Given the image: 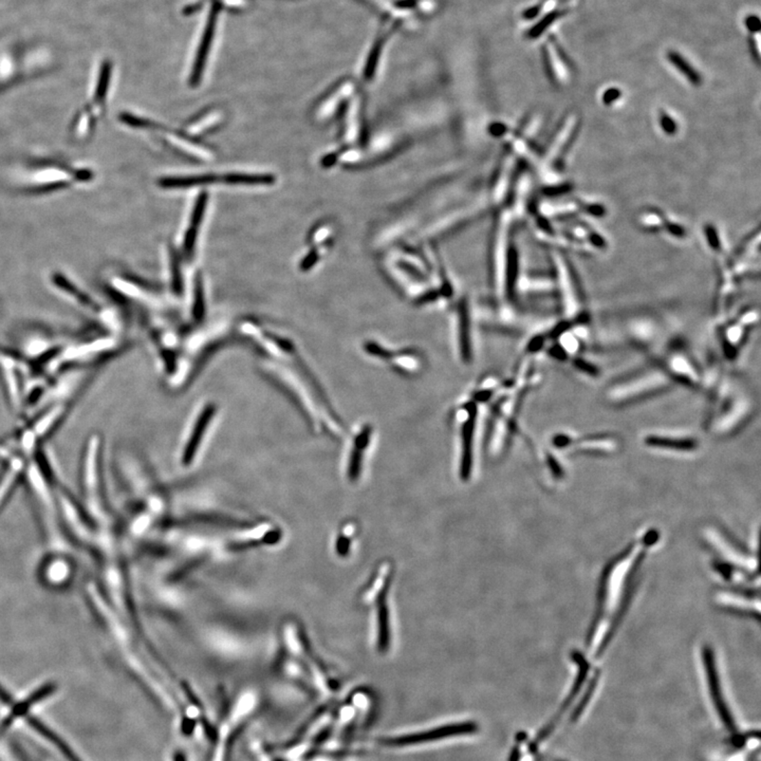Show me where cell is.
Instances as JSON below:
<instances>
[{
  "instance_id": "1",
  "label": "cell",
  "mask_w": 761,
  "mask_h": 761,
  "mask_svg": "<svg viewBox=\"0 0 761 761\" xmlns=\"http://www.w3.org/2000/svg\"><path fill=\"white\" fill-rule=\"evenodd\" d=\"M478 418L479 404L471 397L454 410L453 420L459 448V476L464 481H469L473 471Z\"/></svg>"
},
{
  "instance_id": "2",
  "label": "cell",
  "mask_w": 761,
  "mask_h": 761,
  "mask_svg": "<svg viewBox=\"0 0 761 761\" xmlns=\"http://www.w3.org/2000/svg\"><path fill=\"white\" fill-rule=\"evenodd\" d=\"M477 729L478 725L473 721L445 723V725L423 729V731L379 738L377 743L384 748H408V747L424 745V743L436 742V741L445 740L454 737L474 734Z\"/></svg>"
},
{
  "instance_id": "3",
  "label": "cell",
  "mask_w": 761,
  "mask_h": 761,
  "mask_svg": "<svg viewBox=\"0 0 761 761\" xmlns=\"http://www.w3.org/2000/svg\"><path fill=\"white\" fill-rule=\"evenodd\" d=\"M364 351L377 361L390 366L393 371L404 375H416L421 373L424 367V357L418 350L412 348L391 349L377 341L364 343Z\"/></svg>"
},
{
  "instance_id": "4",
  "label": "cell",
  "mask_w": 761,
  "mask_h": 761,
  "mask_svg": "<svg viewBox=\"0 0 761 761\" xmlns=\"http://www.w3.org/2000/svg\"><path fill=\"white\" fill-rule=\"evenodd\" d=\"M454 322L458 357L467 365L474 359V331L472 313L467 302L458 305L454 313Z\"/></svg>"
},
{
  "instance_id": "5",
  "label": "cell",
  "mask_w": 761,
  "mask_h": 761,
  "mask_svg": "<svg viewBox=\"0 0 761 761\" xmlns=\"http://www.w3.org/2000/svg\"><path fill=\"white\" fill-rule=\"evenodd\" d=\"M373 434L375 430L371 424L364 423L352 434L347 461V476L350 481H357L361 476L364 460L373 444Z\"/></svg>"
},
{
  "instance_id": "6",
  "label": "cell",
  "mask_w": 761,
  "mask_h": 761,
  "mask_svg": "<svg viewBox=\"0 0 761 761\" xmlns=\"http://www.w3.org/2000/svg\"><path fill=\"white\" fill-rule=\"evenodd\" d=\"M219 1L215 0L213 3V5L210 8L208 23H206V29H204V33L203 35H202L201 41H200L199 48H198V52H197L196 60H195L192 74H190V82L192 87L197 86L198 82H199L200 78H201V74L202 72H203L204 66H206V58H208V51H210V44H212L214 33H215L216 21H217V15L218 13H219Z\"/></svg>"
},
{
  "instance_id": "7",
  "label": "cell",
  "mask_w": 761,
  "mask_h": 761,
  "mask_svg": "<svg viewBox=\"0 0 761 761\" xmlns=\"http://www.w3.org/2000/svg\"><path fill=\"white\" fill-rule=\"evenodd\" d=\"M703 660L704 666H705V670H707V680H709V690H711L718 713L720 714L721 719H723L725 725L729 729H734V723H733L731 716L729 715V709L725 707V700H723V695H721L723 693H721L720 684H719V679H718L717 670H716L715 658H714L713 650L709 647L703 650Z\"/></svg>"
},
{
  "instance_id": "8",
  "label": "cell",
  "mask_w": 761,
  "mask_h": 761,
  "mask_svg": "<svg viewBox=\"0 0 761 761\" xmlns=\"http://www.w3.org/2000/svg\"><path fill=\"white\" fill-rule=\"evenodd\" d=\"M27 725H30L34 731H36L41 737H44L49 742L52 743L55 748L58 749L63 756L68 761H82V759L74 752L70 745H67L62 737L58 736L56 733L49 729L46 725L39 721L37 718L32 717V716H27Z\"/></svg>"
},
{
  "instance_id": "9",
  "label": "cell",
  "mask_w": 761,
  "mask_h": 761,
  "mask_svg": "<svg viewBox=\"0 0 761 761\" xmlns=\"http://www.w3.org/2000/svg\"><path fill=\"white\" fill-rule=\"evenodd\" d=\"M200 416L197 419V424L192 428V432H190V437H188V443H186L184 446V453H183V460L184 462H190L192 460V456L196 453L199 446L200 438L202 434L204 436L206 428H208V421L210 418H213L214 416V407L213 405L210 406L208 405L203 412H200Z\"/></svg>"
},
{
  "instance_id": "10",
  "label": "cell",
  "mask_w": 761,
  "mask_h": 761,
  "mask_svg": "<svg viewBox=\"0 0 761 761\" xmlns=\"http://www.w3.org/2000/svg\"><path fill=\"white\" fill-rule=\"evenodd\" d=\"M206 204H208V195L206 192L200 195L199 198L197 200L196 206H195L194 212H192V220H190V227H188V232L186 234V238H184V243H183V249L188 255L192 254V250H194L195 243H196L197 234H198V230H199L200 223H201L202 217L204 215V210H206Z\"/></svg>"
},
{
  "instance_id": "11",
  "label": "cell",
  "mask_w": 761,
  "mask_h": 761,
  "mask_svg": "<svg viewBox=\"0 0 761 761\" xmlns=\"http://www.w3.org/2000/svg\"><path fill=\"white\" fill-rule=\"evenodd\" d=\"M215 176L202 175V176L183 177V178H164L160 180V186L164 188H190L192 186H206L215 182Z\"/></svg>"
},
{
  "instance_id": "12",
  "label": "cell",
  "mask_w": 761,
  "mask_h": 761,
  "mask_svg": "<svg viewBox=\"0 0 761 761\" xmlns=\"http://www.w3.org/2000/svg\"><path fill=\"white\" fill-rule=\"evenodd\" d=\"M668 58L692 84L695 86L701 84V76L698 74L697 70H695L681 54L674 51H670L668 53Z\"/></svg>"
},
{
  "instance_id": "13",
  "label": "cell",
  "mask_w": 761,
  "mask_h": 761,
  "mask_svg": "<svg viewBox=\"0 0 761 761\" xmlns=\"http://www.w3.org/2000/svg\"><path fill=\"white\" fill-rule=\"evenodd\" d=\"M224 181L230 184H272L275 179L272 175L229 174L224 177Z\"/></svg>"
},
{
  "instance_id": "14",
  "label": "cell",
  "mask_w": 761,
  "mask_h": 761,
  "mask_svg": "<svg viewBox=\"0 0 761 761\" xmlns=\"http://www.w3.org/2000/svg\"><path fill=\"white\" fill-rule=\"evenodd\" d=\"M647 442L650 445L672 446V448H676V450H686L695 448V443L693 441H690L687 439H676V438H672V437L650 436L647 439Z\"/></svg>"
},
{
  "instance_id": "15",
  "label": "cell",
  "mask_w": 761,
  "mask_h": 761,
  "mask_svg": "<svg viewBox=\"0 0 761 761\" xmlns=\"http://www.w3.org/2000/svg\"><path fill=\"white\" fill-rule=\"evenodd\" d=\"M565 13H566V12H560V11H554V12H551V13H549L548 15H547V16L544 17V21H542V23H540V25H540V27H538V32H536V34H535V35L540 34V33L542 32V31H544V29H546L547 27H549V25H551L552 23H554V21H555L556 19H560V17L562 16V15H564V14H565Z\"/></svg>"
},
{
  "instance_id": "16",
  "label": "cell",
  "mask_w": 761,
  "mask_h": 761,
  "mask_svg": "<svg viewBox=\"0 0 761 761\" xmlns=\"http://www.w3.org/2000/svg\"><path fill=\"white\" fill-rule=\"evenodd\" d=\"M661 119H662L661 120V121H662V129H663L666 133H672V131L676 129L674 120H672V118H670V115H662Z\"/></svg>"
},
{
  "instance_id": "17",
  "label": "cell",
  "mask_w": 761,
  "mask_h": 761,
  "mask_svg": "<svg viewBox=\"0 0 761 761\" xmlns=\"http://www.w3.org/2000/svg\"><path fill=\"white\" fill-rule=\"evenodd\" d=\"M747 27H749V30L752 32H756V31L760 30V21H759L757 16H750L747 19Z\"/></svg>"
},
{
  "instance_id": "18",
  "label": "cell",
  "mask_w": 761,
  "mask_h": 761,
  "mask_svg": "<svg viewBox=\"0 0 761 761\" xmlns=\"http://www.w3.org/2000/svg\"><path fill=\"white\" fill-rule=\"evenodd\" d=\"M0 701L3 702L5 705H12V702H13L11 696L5 693V690L1 687H0Z\"/></svg>"
},
{
  "instance_id": "19",
  "label": "cell",
  "mask_w": 761,
  "mask_h": 761,
  "mask_svg": "<svg viewBox=\"0 0 761 761\" xmlns=\"http://www.w3.org/2000/svg\"><path fill=\"white\" fill-rule=\"evenodd\" d=\"M174 761H186V755L183 754L182 752H176Z\"/></svg>"
}]
</instances>
